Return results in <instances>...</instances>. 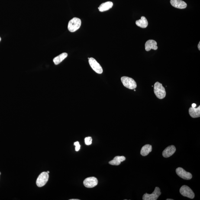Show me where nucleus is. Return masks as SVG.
<instances>
[{"label":"nucleus","mask_w":200,"mask_h":200,"mask_svg":"<svg viewBox=\"0 0 200 200\" xmlns=\"http://www.w3.org/2000/svg\"><path fill=\"white\" fill-rule=\"evenodd\" d=\"M189 112L190 115L193 118H199L200 117V106L197 108L191 107L189 109Z\"/></svg>","instance_id":"nucleus-13"},{"label":"nucleus","mask_w":200,"mask_h":200,"mask_svg":"<svg viewBox=\"0 0 200 200\" xmlns=\"http://www.w3.org/2000/svg\"><path fill=\"white\" fill-rule=\"evenodd\" d=\"M1 37H0V41H1Z\"/></svg>","instance_id":"nucleus-26"},{"label":"nucleus","mask_w":200,"mask_h":200,"mask_svg":"<svg viewBox=\"0 0 200 200\" xmlns=\"http://www.w3.org/2000/svg\"><path fill=\"white\" fill-rule=\"evenodd\" d=\"M176 150V147L174 146H169L163 150L162 153V155L164 158H169L172 156L175 153Z\"/></svg>","instance_id":"nucleus-10"},{"label":"nucleus","mask_w":200,"mask_h":200,"mask_svg":"<svg viewBox=\"0 0 200 200\" xmlns=\"http://www.w3.org/2000/svg\"><path fill=\"white\" fill-rule=\"evenodd\" d=\"M154 92L158 98L163 99L166 96V92L162 83L156 82L154 85Z\"/></svg>","instance_id":"nucleus-1"},{"label":"nucleus","mask_w":200,"mask_h":200,"mask_svg":"<svg viewBox=\"0 0 200 200\" xmlns=\"http://www.w3.org/2000/svg\"><path fill=\"white\" fill-rule=\"evenodd\" d=\"M47 173H49V171H47Z\"/></svg>","instance_id":"nucleus-25"},{"label":"nucleus","mask_w":200,"mask_h":200,"mask_svg":"<svg viewBox=\"0 0 200 200\" xmlns=\"http://www.w3.org/2000/svg\"><path fill=\"white\" fill-rule=\"evenodd\" d=\"M121 80L124 86L128 89H134L137 87V83L132 78L123 76L121 78Z\"/></svg>","instance_id":"nucleus-3"},{"label":"nucleus","mask_w":200,"mask_h":200,"mask_svg":"<svg viewBox=\"0 0 200 200\" xmlns=\"http://www.w3.org/2000/svg\"><path fill=\"white\" fill-rule=\"evenodd\" d=\"M152 151V146L150 145H146L142 147L140 154L142 156H145L147 155Z\"/></svg>","instance_id":"nucleus-17"},{"label":"nucleus","mask_w":200,"mask_h":200,"mask_svg":"<svg viewBox=\"0 0 200 200\" xmlns=\"http://www.w3.org/2000/svg\"><path fill=\"white\" fill-rule=\"evenodd\" d=\"M180 192L183 196L188 197L190 199H194L195 194L190 188L186 185H183L180 189Z\"/></svg>","instance_id":"nucleus-6"},{"label":"nucleus","mask_w":200,"mask_h":200,"mask_svg":"<svg viewBox=\"0 0 200 200\" xmlns=\"http://www.w3.org/2000/svg\"><path fill=\"white\" fill-rule=\"evenodd\" d=\"M1 175V172H0V175Z\"/></svg>","instance_id":"nucleus-27"},{"label":"nucleus","mask_w":200,"mask_h":200,"mask_svg":"<svg viewBox=\"0 0 200 200\" xmlns=\"http://www.w3.org/2000/svg\"><path fill=\"white\" fill-rule=\"evenodd\" d=\"M70 200H79V199H70Z\"/></svg>","instance_id":"nucleus-23"},{"label":"nucleus","mask_w":200,"mask_h":200,"mask_svg":"<svg viewBox=\"0 0 200 200\" xmlns=\"http://www.w3.org/2000/svg\"><path fill=\"white\" fill-rule=\"evenodd\" d=\"M157 45V42L154 40H148L145 44V49L147 51H150L152 49L156 50L158 48Z\"/></svg>","instance_id":"nucleus-12"},{"label":"nucleus","mask_w":200,"mask_h":200,"mask_svg":"<svg viewBox=\"0 0 200 200\" xmlns=\"http://www.w3.org/2000/svg\"><path fill=\"white\" fill-rule=\"evenodd\" d=\"M171 4L175 8L183 9L186 8L187 4L182 0H171Z\"/></svg>","instance_id":"nucleus-11"},{"label":"nucleus","mask_w":200,"mask_h":200,"mask_svg":"<svg viewBox=\"0 0 200 200\" xmlns=\"http://www.w3.org/2000/svg\"><path fill=\"white\" fill-rule=\"evenodd\" d=\"M134 91H136V90L134 89Z\"/></svg>","instance_id":"nucleus-28"},{"label":"nucleus","mask_w":200,"mask_h":200,"mask_svg":"<svg viewBox=\"0 0 200 200\" xmlns=\"http://www.w3.org/2000/svg\"><path fill=\"white\" fill-rule=\"evenodd\" d=\"M68 55L66 53H63L59 55V56L53 59V61L56 65H58L62 61L64 60L67 57Z\"/></svg>","instance_id":"nucleus-18"},{"label":"nucleus","mask_w":200,"mask_h":200,"mask_svg":"<svg viewBox=\"0 0 200 200\" xmlns=\"http://www.w3.org/2000/svg\"><path fill=\"white\" fill-rule=\"evenodd\" d=\"M49 178V173L47 172H42L37 178L36 184L39 187H42L45 185L48 181Z\"/></svg>","instance_id":"nucleus-4"},{"label":"nucleus","mask_w":200,"mask_h":200,"mask_svg":"<svg viewBox=\"0 0 200 200\" xmlns=\"http://www.w3.org/2000/svg\"><path fill=\"white\" fill-rule=\"evenodd\" d=\"M126 158L124 156H117L114 158V159L109 162L110 164L112 165H119L121 162L125 160Z\"/></svg>","instance_id":"nucleus-15"},{"label":"nucleus","mask_w":200,"mask_h":200,"mask_svg":"<svg viewBox=\"0 0 200 200\" xmlns=\"http://www.w3.org/2000/svg\"><path fill=\"white\" fill-rule=\"evenodd\" d=\"M136 24L139 27L142 28H145L147 27L148 23L145 17L142 16L141 17L140 19L136 21Z\"/></svg>","instance_id":"nucleus-16"},{"label":"nucleus","mask_w":200,"mask_h":200,"mask_svg":"<svg viewBox=\"0 0 200 200\" xmlns=\"http://www.w3.org/2000/svg\"><path fill=\"white\" fill-rule=\"evenodd\" d=\"M89 62L92 68L97 73L101 74L103 71L101 65L94 58H89Z\"/></svg>","instance_id":"nucleus-7"},{"label":"nucleus","mask_w":200,"mask_h":200,"mask_svg":"<svg viewBox=\"0 0 200 200\" xmlns=\"http://www.w3.org/2000/svg\"><path fill=\"white\" fill-rule=\"evenodd\" d=\"M98 184V179L94 177L86 178L83 181V184L87 188H92L96 186Z\"/></svg>","instance_id":"nucleus-9"},{"label":"nucleus","mask_w":200,"mask_h":200,"mask_svg":"<svg viewBox=\"0 0 200 200\" xmlns=\"http://www.w3.org/2000/svg\"><path fill=\"white\" fill-rule=\"evenodd\" d=\"M198 48L199 49V50H200V42H199V44L198 45Z\"/></svg>","instance_id":"nucleus-22"},{"label":"nucleus","mask_w":200,"mask_h":200,"mask_svg":"<svg viewBox=\"0 0 200 200\" xmlns=\"http://www.w3.org/2000/svg\"><path fill=\"white\" fill-rule=\"evenodd\" d=\"M196 105L195 104H192V107L193 108H195L196 107Z\"/></svg>","instance_id":"nucleus-21"},{"label":"nucleus","mask_w":200,"mask_h":200,"mask_svg":"<svg viewBox=\"0 0 200 200\" xmlns=\"http://www.w3.org/2000/svg\"><path fill=\"white\" fill-rule=\"evenodd\" d=\"M161 194L160 188L158 187L155 188V190L151 194L146 193L143 196V200H156Z\"/></svg>","instance_id":"nucleus-5"},{"label":"nucleus","mask_w":200,"mask_h":200,"mask_svg":"<svg viewBox=\"0 0 200 200\" xmlns=\"http://www.w3.org/2000/svg\"><path fill=\"white\" fill-rule=\"evenodd\" d=\"M166 200H173V199H167Z\"/></svg>","instance_id":"nucleus-24"},{"label":"nucleus","mask_w":200,"mask_h":200,"mask_svg":"<svg viewBox=\"0 0 200 200\" xmlns=\"http://www.w3.org/2000/svg\"><path fill=\"white\" fill-rule=\"evenodd\" d=\"M176 172L178 176L184 179L190 180L192 179V174L186 172L182 168H177L176 169Z\"/></svg>","instance_id":"nucleus-8"},{"label":"nucleus","mask_w":200,"mask_h":200,"mask_svg":"<svg viewBox=\"0 0 200 200\" xmlns=\"http://www.w3.org/2000/svg\"><path fill=\"white\" fill-rule=\"evenodd\" d=\"M81 25V20L77 18H74L69 21L68 24V29L69 31L73 32L79 29Z\"/></svg>","instance_id":"nucleus-2"},{"label":"nucleus","mask_w":200,"mask_h":200,"mask_svg":"<svg viewBox=\"0 0 200 200\" xmlns=\"http://www.w3.org/2000/svg\"><path fill=\"white\" fill-rule=\"evenodd\" d=\"M92 138L91 137H88L85 139V144L87 145H89L92 143Z\"/></svg>","instance_id":"nucleus-19"},{"label":"nucleus","mask_w":200,"mask_h":200,"mask_svg":"<svg viewBox=\"0 0 200 200\" xmlns=\"http://www.w3.org/2000/svg\"><path fill=\"white\" fill-rule=\"evenodd\" d=\"M113 6V3L112 2L108 1L104 3L101 4L98 8V9L99 11L101 12H104L106 11H108L112 8Z\"/></svg>","instance_id":"nucleus-14"},{"label":"nucleus","mask_w":200,"mask_h":200,"mask_svg":"<svg viewBox=\"0 0 200 200\" xmlns=\"http://www.w3.org/2000/svg\"><path fill=\"white\" fill-rule=\"evenodd\" d=\"M74 145L75 146V150L76 151H78L80 149L81 146L79 144V142H75Z\"/></svg>","instance_id":"nucleus-20"}]
</instances>
